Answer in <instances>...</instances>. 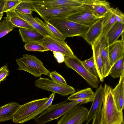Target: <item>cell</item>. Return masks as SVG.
<instances>
[{"label": "cell", "instance_id": "cell-1", "mask_svg": "<svg viewBox=\"0 0 124 124\" xmlns=\"http://www.w3.org/2000/svg\"><path fill=\"white\" fill-rule=\"evenodd\" d=\"M101 124H121L124 121L123 111L117 109L112 93V88L105 84Z\"/></svg>", "mask_w": 124, "mask_h": 124}, {"label": "cell", "instance_id": "cell-2", "mask_svg": "<svg viewBox=\"0 0 124 124\" xmlns=\"http://www.w3.org/2000/svg\"><path fill=\"white\" fill-rule=\"evenodd\" d=\"M48 22L66 38L81 37L86 33L89 27L72 21L67 18H56Z\"/></svg>", "mask_w": 124, "mask_h": 124}, {"label": "cell", "instance_id": "cell-3", "mask_svg": "<svg viewBox=\"0 0 124 124\" xmlns=\"http://www.w3.org/2000/svg\"><path fill=\"white\" fill-rule=\"evenodd\" d=\"M80 103L75 101L63 102L51 105L38 117L34 119L37 124H45L63 115L72 108Z\"/></svg>", "mask_w": 124, "mask_h": 124}, {"label": "cell", "instance_id": "cell-4", "mask_svg": "<svg viewBox=\"0 0 124 124\" xmlns=\"http://www.w3.org/2000/svg\"><path fill=\"white\" fill-rule=\"evenodd\" d=\"M34 11L47 21L56 18H68L85 11L82 6L76 7L46 8L34 5Z\"/></svg>", "mask_w": 124, "mask_h": 124}, {"label": "cell", "instance_id": "cell-5", "mask_svg": "<svg viewBox=\"0 0 124 124\" xmlns=\"http://www.w3.org/2000/svg\"><path fill=\"white\" fill-rule=\"evenodd\" d=\"M16 61L19 66L18 70L27 71L36 77H40L42 75L49 76V71L40 59L34 55L24 54Z\"/></svg>", "mask_w": 124, "mask_h": 124}, {"label": "cell", "instance_id": "cell-6", "mask_svg": "<svg viewBox=\"0 0 124 124\" xmlns=\"http://www.w3.org/2000/svg\"><path fill=\"white\" fill-rule=\"evenodd\" d=\"M64 62L67 67L71 68L82 77L92 87L97 88L98 87L100 80L91 74L86 69L82 62L76 55L64 56Z\"/></svg>", "mask_w": 124, "mask_h": 124}, {"label": "cell", "instance_id": "cell-7", "mask_svg": "<svg viewBox=\"0 0 124 124\" xmlns=\"http://www.w3.org/2000/svg\"><path fill=\"white\" fill-rule=\"evenodd\" d=\"M49 98L36 99L20 105L13 115V122L16 123L23 124L25 119L43 105Z\"/></svg>", "mask_w": 124, "mask_h": 124}, {"label": "cell", "instance_id": "cell-8", "mask_svg": "<svg viewBox=\"0 0 124 124\" xmlns=\"http://www.w3.org/2000/svg\"><path fill=\"white\" fill-rule=\"evenodd\" d=\"M79 103L67 112L57 124H82L86 121L88 110Z\"/></svg>", "mask_w": 124, "mask_h": 124}, {"label": "cell", "instance_id": "cell-9", "mask_svg": "<svg viewBox=\"0 0 124 124\" xmlns=\"http://www.w3.org/2000/svg\"><path fill=\"white\" fill-rule=\"evenodd\" d=\"M35 84L39 88L62 96L72 94L76 92L75 89L70 86L60 84L47 78H40L35 81Z\"/></svg>", "mask_w": 124, "mask_h": 124}, {"label": "cell", "instance_id": "cell-10", "mask_svg": "<svg viewBox=\"0 0 124 124\" xmlns=\"http://www.w3.org/2000/svg\"><path fill=\"white\" fill-rule=\"evenodd\" d=\"M39 43L48 51L61 53L64 56H71L74 55L70 47L64 41L54 37L45 36L43 39Z\"/></svg>", "mask_w": 124, "mask_h": 124}, {"label": "cell", "instance_id": "cell-11", "mask_svg": "<svg viewBox=\"0 0 124 124\" xmlns=\"http://www.w3.org/2000/svg\"><path fill=\"white\" fill-rule=\"evenodd\" d=\"M82 6L85 11L92 13L99 19L103 18L111 8L109 3L105 0H83Z\"/></svg>", "mask_w": 124, "mask_h": 124}, {"label": "cell", "instance_id": "cell-12", "mask_svg": "<svg viewBox=\"0 0 124 124\" xmlns=\"http://www.w3.org/2000/svg\"><path fill=\"white\" fill-rule=\"evenodd\" d=\"M99 46L101 58L104 78L109 75L111 67L110 62L108 42L105 35L102 33L97 39Z\"/></svg>", "mask_w": 124, "mask_h": 124}, {"label": "cell", "instance_id": "cell-13", "mask_svg": "<svg viewBox=\"0 0 124 124\" xmlns=\"http://www.w3.org/2000/svg\"><path fill=\"white\" fill-rule=\"evenodd\" d=\"M82 0H32L34 5L46 8H65L82 6Z\"/></svg>", "mask_w": 124, "mask_h": 124}, {"label": "cell", "instance_id": "cell-14", "mask_svg": "<svg viewBox=\"0 0 124 124\" xmlns=\"http://www.w3.org/2000/svg\"><path fill=\"white\" fill-rule=\"evenodd\" d=\"M104 93V88L100 84L96 89L92 103L89 110L85 124H88L100 110L102 104Z\"/></svg>", "mask_w": 124, "mask_h": 124}, {"label": "cell", "instance_id": "cell-15", "mask_svg": "<svg viewBox=\"0 0 124 124\" xmlns=\"http://www.w3.org/2000/svg\"><path fill=\"white\" fill-rule=\"evenodd\" d=\"M122 34L121 40H117L108 46V53L111 66L120 58L124 56V32Z\"/></svg>", "mask_w": 124, "mask_h": 124}, {"label": "cell", "instance_id": "cell-16", "mask_svg": "<svg viewBox=\"0 0 124 124\" xmlns=\"http://www.w3.org/2000/svg\"><path fill=\"white\" fill-rule=\"evenodd\" d=\"M67 18L72 21L88 27L100 19L92 13L85 11L71 15Z\"/></svg>", "mask_w": 124, "mask_h": 124}, {"label": "cell", "instance_id": "cell-17", "mask_svg": "<svg viewBox=\"0 0 124 124\" xmlns=\"http://www.w3.org/2000/svg\"><path fill=\"white\" fill-rule=\"evenodd\" d=\"M102 18L99 19L81 37L91 45H93L102 32Z\"/></svg>", "mask_w": 124, "mask_h": 124}, {"label": "cell", "instance_id": "cell-18", "mask_svg": "<svg viewBox=\"0 0 124 124\" xmlns=\"http://www.w3.org/2000/svg\"><path fill=\"white\" fill-rule=\"evenodd\" d=\"M118 83L112 93L117 109L122 111L124 108V73L120 77Z\"/></svg>", "mask_w": 124, "mask_h": 124}, {"label": "cell", "instance_id": "cell-19", "mask_svg": "<svg viewBox=\"0 0 124 124\" xmlns=\"http://www.w3.org/2000/svg\"><path fill=\"white\" fill-rule=\"evenodd\" d=\"M17 14L30 24L37 31L45 36L54 37L41 22V20L38 17L34 18L31 14H26L16 10Z\"/></svg>", "mask_w": 124, "mask_h": 124}, {"label": "cell", "instance_id": "cell-20", "mask_svg": "<svg viewBox=\"0 0 124 124\" xmlns=\"http://www.w3.org/2000/svg\"><path fill=\"white\" fill-rule=\"evenodd\" d=\"M95 93L90 88H87L72 94L68 98L71 101H75L82 104L92 102Z\"/></svg>", "mask_w": 124, "mask_h": 124}, {"label": "cell", "instance_id": "cell-21", "mask_svg": "<svg viewBox=\"0 0 124 124\" xmlns=\"http://www.w3.org/2000/svg\"><path fill=\"white\" fill-rule=\"evenodd\" d=\"M19 32L23 41L26 43L30 42H40L45 37L35 29L20 28Z\"/></svg>", "mask_w": 124, "mask_h": 124}, {"label": "cell", "instance_id": "cell-22", "mask_svg": "<svg viewBox=\"0 0 124 124\" xmlns=\"http://www.w3.org/2000/svg\"><path fill=\"white\" fill-rule=\"evenodd\" d=\"M20 106L17 102H11L0 107V122L12 120L14 114Z\"/></svg>", "mask_w": 124, "mask_h": 124}, {"label": "cell", "instance_id": "cell-23", "mask_svg": "<svg viewBox=\"0 0 124 124\" xmlns=\"http://www.w3.org/2000/svg\"><path fill=\"white\" fill-rule=\"evenodd\" d=\"M6 13L7 16L4 18L10 22L16 27L20 28L35 29L28 22L19 16L16 10L8 11Z\"/></svg>", "mask_w": 124, "mask_h": 124}, {"label": "cell", "instance_id": "cell-24", "mask_svg": "<svg viewBox=\"0 0 124 124\" xmlns=\"http://www.w3.org/2000/svg\"><path fill=\"white\" fill-rule=\"evenodd\" d=\"M124 24L116 22L112 26L106 35L108 46L116 40L124 32Z\"/></svg>", "mask_w": 124, "mask_h": 124}, {"label": "cell", "instance_id": "cell-25", "mask_svg": "<svg viewBox=\"0 0 124 124\" xmlns=\"http://www.w3.org/2000/svg\"><path fill=\"white\" fill-rule=\"evenodd\" d=\"M93 53L94 63L97 69L100 80L104 81L103 71L99 46L96 40L91 45Z\"/></svg>", "mask_w": 124, "mask_h": 124}, {"label": "cell", "instance_id": "cell-26", "mask_svg": "<svg viewBox=\"0 0 124 124\" xmlns=\"http://www.w3.org/2000/svg\"><path fill=\"white\" fill-rule=\"evenodd\" d=\"M116 22L114 15L111 8L110 11L102 18V33L106 35L109 30Z\"/></svg>", "mask_w": 124, "mask_h": 124}, {"label": "cell", "instance_id": "cell-27", "mask_svg": "<svg viewBox=\"0 0 124 124\" xmlns=\"http://www.w3.org/2000/svg\"><path fill=\"white\" fill-rule=\"evenodd\" d=\"M124 57L120 58L111 66L109 75L113 78L120 77L124 73Z\"/></svg>", "mask_w": 124, "mask_h": 124}, {"label": "cell", "instance_id": "cell-28", "mask_svg": "<svg viewBox=\"0 0 124 124\" xmlns=\"http://www.w3.org/2000/svg\"><path fill=\"white\" fill-rule=\"evenodd\" d=\"M21 0V2L16 7L15 10L24 14H31L32 12L34 11L32 0Z\"/></svg>", "mask_w": 124, "mask_h": 124}, {"label": "cell", "instance_id": "cell-29", "mask_svg": "<svg viewBox=\"0 0 124 124\" xmlns=\"http://www.w3.org/2000/svg\"><path fill=\"white\" fill-rule=\"evenodd\" d=\"M55 96L53 93L49 96V99L43 105L34 112L23 122V124L32 119H34L39 114L43 113L52 105Z\"/></svg>", "mask_w": 124, "mask_h": 124}, {"label": "cell", "instance_id": "cell-30", "mask_svg": "<svg viewBox=\"0 0 124 124\" xmlns=\"http://www.w3.org/2000/svg\"><path fill=\"white\" fill-rule=\"evenodd\" d=\"M41 22L48 31L56 39L64 41L66 38L62 35L48 21H44L43 22L41 20Z\"/></svg>", "mask_w": 124, "mask_h": 124}, {"label": "cell", "instance_id": "cell-31", "mask_svg": "<svg viewBox=\"0 0 124 124\" xmlns=\"http://www.w3.org/2000/svg\"><path fill=\"white\" fill-rule=\"evenodd\" d=\"M16 27L5 18L0 22V38L12 31Z\"/></svg>", "mask_w": 124, "mask_h": 124}, {"label": "cell", "instance_id": "cell-32", "mask_svg": "<svg viewBox=\"0 0 124 124\" xmlns=\"http://www.w3.org/2000/svg\"><path fill=\"white\" fill-rule=\"evenodd\" d=\"M82 62L84 67L88 72L94 76L98 78L93 56L91 58Z\"/></svg>", "mask_w": 124, "mask_h": 124}, {"label": "cell", "instance_id": "cell-33", "mask_svg": "<svg viewBox=\"0 0 124 124\" xmlns=\"http://www.w3.org/2000/svg\"><path fill=\"white\" fill-rule=\"evenodd\" d=\"M25 49L28 51L43 52L48 50L38 42H30L26 43L24 46Z\"/></svg>", "mask_w": 124, "mask_h": 124}, {"label": "cell", "instance_id": "cell-34", "mask_svg": "<svg viewBox=\"0 0 124 124\" xmlns=\"http://www.w3.org/2000/svg\"><path fill=\"white\" fill-rule=\"evenodd\" d=\"M21 0H6L3 13L15 10Z\"/></svg>", "mask_w": 124, "mask_h": 124}, {"label": "cell", "instance_id": "cell-35", "mask_svg": "<svg viewBox=\"0 0 124 124\" xmlns=\"http://www.w3.org/2000/svg\"><path fill=\"white\" fill-rule=\"evenodd\" d=\"M49 76L52 80L56 83L62 85H67L64 78L55 71L50 72Z\"/></svg>", "mask_w": 124, "mask_h": 124}, {"label": "cell", "instance_id": "cell-36", "mask_svg": "<svg viewBox=\"0 0 124 124\" xmlns=\"http://www.w3.org/2000/svg\"><path fill=\"white\" fill-rule=\"evenodd\" d=\"M116 22L124 24V15L118 8H111Z\"/></svg>", "mask_w": 124, "mask_h": 124}, {"label": "cell", "instance_id": "cell-37", "mask_svg": "<svg viewBox=\"0 0 124 124\" xmlns=\"http://www.w3.org/2000/svg\"><path fill=\"white\" fill-rule=\"evenodd\" d=\"M7 66L5 65L0 68V83L5 79L9 74Z\"/></svg>", "mask_w": 124, "mask_h": 124}, {"label": "cell", "instance_id": "cell-38", "mask_svg": "<svg viewBox=\"0 0 124 124\" xmlns=\"http://www.w3.org/2000/svg\"><path fill=\"white\" fill-rule=\"evenodd\" d=\"M54 56L59 63L63 62L64 61V56L62 53L59 52H53Z\"/></svg>", "mask_w": 124, "mask_h": 124}, {"label": "cell", "instance_id": "cell-39", "mask_svg": "<svg viewBox=\"0 0 124 124\" xmlns=\"http://www.w3.org/2000/svg\"><path fill=\"white\" fill-rule=\"evenodd\" d=\"M101 110H100L93 119L92 124H101Z\"/></svg>", "mask_w": 124, "mask_h": 124}, {"label": "cell", "instance_id": "cell-40", "mask_svg": "<svg viewBox=\"0 0 124 124\" xmlns=\"http://www.w3.org/2000/svg\"><path fill=\"white\" fill-rule=\"evenodd\" d=\"M6 0H0V14L3 13L4 9Z\"/></svg>", "mask_w": 124, "mask_h": 124}, {"label": "cell", "instance_id": "cell-41", "mask_svg": "<svg viewBox=\"0 0 124 124\" xmlns=\"http://www.w3.org/2000/svg\"><path fill=\"white\" fill-rule=\"evenodd\" d=\"M3 14H0V21L3 16Z\"/></svg>", "mask_w": 124, "mask_h": 124}, {"label": "cell", "instance_id": "cell-42", "mask_svg": "<svg viewBox=\"0 0 124 124\" xmlns=\"http://www.w3.org/2000/svg\"><path fill=\"white\" fill-rule=\"evenodd\" d=\"M121 124H124V121Z\"/></svg>", "mask_w": 124, "mask_h": 124}]
</instances>
